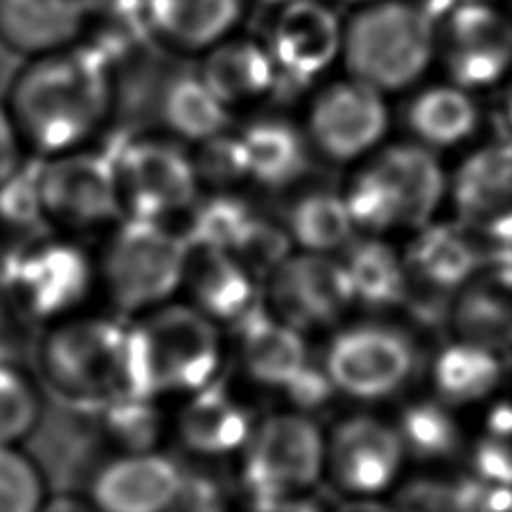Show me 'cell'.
Returning a JSON list of instances; mask_svg holds the SVG:
<instances>
[{"mask_svg":"<svg viewBox=\"0 0 512 512\" xmlns=\"http://www.w3.org/2000/svg\"><path fill=\"white\" fill-rule=\"evenodd\" d=\"M30 158L97 147L122 111L120 79L97 52L79 46L25 59L0 97Z\"/></svg>","mask_w":512,"mask_h":512,"instance_id":"cell-1","label":"cell"},{"mask_svg":"<svg viewBox=\"0 0 512 512\" xmlns=\"http://www.w3.org/2000/svg\"><path fill=\"white\" fill-rule=\"evenodd\" d=\"M343 73L386 97L406 95L436 66V21L418 0H370L343 16Z\"/></svg>","mask_w":512,"mask_h":512,"instance_id":"cell-2","label":"cell"},{"mask_svg":"<svg viewBox=\"0 0 512 512\" xmlns=\"http://www.w3.org/2000/svg\"><path fill=\"white\" fill-rule=\"evenodd\" d=\"M449 176L440 156L413 140L386 143L352 167L343 201L357 231L382 235L434 222Z\"/></svg>","mask_w":512,"mask_h":512,"instance_id":"cell-3","label":"cell"},{"mask_svg":"<svg viewBox=\"0 0 512 512\" xmlns=\"http://www.w3.org/2000/svg\"><path fill=\"white\" fill-rule=\"evenodd\" d=\"M222 343L215 321L194 307L172 305L127 330L125 391L149 397L199 391L215 382Z\"/></svg>","mask_w":512,"mask_h":512,"instance_id":"cell-4","label":"cell"},{"mask_svg":"<svg viewBox=\"0 0 512 512\" xmlns=\"http://www.w3.org/2000/svg\"><path fill=\"white\" fill-rule=\"evenodd\" d=\"M127 328L111 319L61 323L41 339L39 370L48 393L102 406L125 391Z\"/></svg>","mask_w":512,"mask_h":512,"instance_id":"cell-5","label":"cell"},{"mask_svg":"<svg viewBox=\"0 0 512 512\" xmlns=\"http://www.w3.org/2000/svg\"><path fill=\"white\" fill-rule=\"evenodd\" d=\"M104 152L116 172L122 217L163 222L199 201L192 152L161 131H136Z\"/></svg>","mask_w":512,"mask_h":512,"instance_id":"cell-6","label":"cell"},{"mask_svg":"<svg viewBox=\"0 0 512 512\" xmlns=\"http://www.w3.org/2000/svg\"><path fill=\"white\" fill-rule=\"evenodd\" d=\"M300 127L314 156L355 167L388 143L393 109L384 93L343 73L314 86Z\"/></svg>","mask_w":512,"mask_h":512,"instance_id":"cell-7","label":"cell"},{"mask_svg":"<svg viewBox=\"0 0 512 512\" xmlns=\"http://www.w3.org/2000/svg\"><path fill=\"white\" fill-rule=\"evenodd\" d=\"M443 77L476 95L494 93L512 73V7L503 0H461L436 23Z\"/></svg>","mask_w":512,"mask_h":512,"instance_id":"cell-8","label":"cell"},{"mask_svg":"<svg viewBox=\"0 0 512 512\" xmlns=\"http://www.w3.org/2000/svg\"><path fill=\"white\" fill-rule=\"evenodd\" d=\"M188 244L163 222L125 217L104 258V278L122 312L158 305L183 282Z\"/></svg>","mask_w":512,"mask_h":512,"instance_id":"cell-9","label":"cell"},{"mask_svg":"<svg viewBox=\"0 0 512 512\" xmlns=\"http://www.w3.org/2000/svg\"><path fill=\"white\" fill-rule=\"evenodd\" d=\"M242 449L240 479L251 503L296 497L319 481L325 465L321 431L303 413L264 420Z\"/></svg>","mask_w":512,"mask_h":512,"instance_id":"cell-10","label":"cell"},{"mask_svg":"<svg viewBox=\"0 0 512 512\" xmlns=\"http://www.w3.org/2000/svg\"><path fill=\"white\" fill-rule=\"evenodd\" d=\"M334 388L355 400H384L402 391L418 368L409 334L382 323H359L339 332L323 357Z\"/></svg>","mask_w":512,"mask_h":512,"instance_id":"cell-11","label":"cell"},{"mask_svg":"<svg viewBox=\"0 0 512 512\" xmlns=\"http://www.w3.org/2000/svg\"><path fill=\"white\" fill-rule=\"evenodd\" d=\"M104 440L100 406L50 395L28 436V452L52 490L75 494L102 467Z\"/></svg>","mask_w":512,"mask_h":512,"instance_id":"cell-12","label":"cell"},{"mask_svg":"<svg viewBox=\"0 0 512 512\" xmlns=\"http://www.w3.org/2000/svg\"><path fill=\"white\" fill-rule=\"evenodd\" d=\"M0 280L23 314L50 319L70 312L86 298L91 264L75 244L41 237L7 255Z\"/></svg>","mask_w":512,"mask_h":512,"instance_id":"cell-13","label":"cell"},{"mask_svg":"<svg viewBox=\"0 0 512 512\" xmlns=\"http://www.w3.org/2000/svg\"><path fill=\"white\" fill-rule=\"evenodd\" d=\"M37 188L46 222L93 228L122 217L116 172L100 147L37 161Z\"/></svg>","mask_w":512,"mask_h":512,"instance_id":"cell-14","label":"cell"},{"mask_svg":"<svg viewBox=\"0 0 512 512\" xmlns=\"http://www.w3.org/2000/svg\"><path fill=\"white\" fill-rule=\"evenodd\" d=\"M282 86H316L341 64L343 16L330 0H296L271 12L264 34Z\"/></svg>","mask_w":512,"mask_h":512,"instance_id":"cell-15","label":"cell"},{"mask_svg":"<svg viewBox=\"0 0 512 512\" xmlns=\"http://www.w3.org/2000/svg\"><path fill=\"white\" fill-rule=\"evenodd\" d=\"M456 222L483 242L512 249V138L470 147L449 176Z\"/></svg>","mask_w":512,"mask_h":512,"instance_id":"cell-16","label":"cell"},{"mask_svg":"<svg viewBox=\"0 0 512 512\" xmlns=\"http://www.w3.org/2000/svg\"><path fill=\"white\" fill-rule=\"evenodd\" d=\"M267 280L271 314L298 332L337 323L355 303L341 260L323 253L289 255Z\"/></svg>","mask_w":512,"mask_h":512,"instance_id":"cell-17","label":"cell"},{"mask_svg":"<svg viewBox=\"0 0 512 512\" xmlns=\"http://www.w3.org/2000/svg\"><path fill=\"white\" fill-rule=\"evenodd\" d=\"M251 0H143V21L156 50L194 59L240 32Z\"/></svg>","mask_w":512,"mask_h":512,"instance_id":"cell-18","label":"cell"},{"mask_svg":"<svg viewBox=\"0 0 512 512\" xmlns=\"http://www.w3.org/2000/svg\"><path fill=\"white\" fill-rule=\"evenodd\" d=\"M485 111L481 95L452 79H425L406 93L402 125L406 138L443 154L470 147L481 134Z\"/></svg>","mask_w":512,"mask_h":512,"instance_id":"cell-19","label":"cell"},{"mask_svg":"<svg viewBox=\"0 0 512 512\" xmlns=\"http://www.w3.org/2000/svg\"><path fill=\"white\" fill-rule=\"evenodd\" d=\"M332 479L357 497H373L395 481L404 449L395 427L368 416L343 420L325 447Z\"/></svg>","mask_w":512,"mask_h":512,"instance_id":"cell-20","label":"cell"},{"mask_svg":"<svg viewBox=\"0 0 512 512\" xmlns=\"http://www.w3.org/2000/svg\"><path fill=\"white\" fill-rule=\"evenodd\" d=\"M244 181L264 190H287L307 174L312 149L300 127L282 113L255 111L242 125H233Z\"/></svg>","mask_w":512,"mask_h":512,"instance_id":"cell-21","label":"cell"},{"mask_svg":"<svg viewBox=\"0 0 512 512\" xmlns=\"http://www.w3.org/2000/svg\"><path fill=\"white\" fill-rule=\"evenodd\" d=\"M197 73L233 113H255L280 93V75L264 39L237 32L197 59Z\"/></svg>","mask_w":512,"mask_h":512,"instance_id":"cell-22","label":"cell"},{"mask_svg":"<svg viewBox=\"0 0 512 512\" xmlns=\"http://www.w3.org/2000/svg\"><path fill=\"white\" fill-rule=\"evenodd\" d=\"M91 0H0V48L21 61L84 43Z\"/></svg>","mask_w":512,"mask_h":512,"instance_id":"cell-23","label":"cell"},{"mask_svg":"<svg viewBox=\"0 0 512 512\" xmlns=\"http://www.w3.org/2000/svg\"><path fill=\"white\" fill-rule=\"evenodd\" d=\"M185 472L161 454H129L104 463L88 483L97 512H170Z\"/></svg>","mask_w":512,"mask_h":512,"instance_id":"cell-24","label":"cell"},{"mask_svg":"<svg viewBox=\"0 0 512 512\" xmlns=\"http://www.w3.org/2000/svg\"><path fill=\"white\" fill-rule=\"evenodd\" d=\"M449 321L456 339L497 352L512 348V249L458 289Z\"/></svg>","mask_w":512,"mask_h":512,"instance_id":"cell-25","label":"cell"},{"mask_svg":"<svg viewBox=\"0 0 512 512\" xmlns=\"http://www.w3.org/2000/svg\"><path fill=\"white\" fill-rule=\"evenodd\" d=\"M506 249L492 246L463 224L431 222L422 226L406 251V273L429 285L458 294L476 271L499 260Z\"/></svg>","mask_w":512,"mask_h":512,"instance_id":"cell-26","label":"cell"},{"mask_svg":"<svg viewBox=\"0 0 512 512\" xmlns=\"http://www.w3.org/2000/svg\"><path fill=\"white\" fill-rule=\"evenodd\" d=\"M152 104L156 131L188 149L222 136L235 125L233 113L217 100L197 68L172 70L158 79Z\"/></svg>","mask_w":512,"mask_h":512,"instance_id":"cell-27","label":"cell"},{"mask_svg":"<svg viewBox=\"0 0 512 512\" xmlns=\"http://www.w3.org/2000/svg\"><path fill=\"white\" fill-rule=\"evenodd\" d=\"M185 240V237H183ZM188 244L183 280L197 303V310L208 319L237 323L258 305L253 276L233 253L206 244Z\"/></svg>","mask_w":512,"mask_h":512,"instance_id":"cell-28","label":"cell"},{"mask_svg":"<svg viewBox=\"0 0 512 512\" xmlns=\"http://www.w3.org/2000/svg\"><path fill=\"white\" fill-rule=\"evenodd\" d=\"M246 373L255 382L285 388L300 370L310 364L303 332L282 323L258 303L235 323Z\"/></svg>","mask_w":512,"mask_h":512,"instance_id":"cell-29","label":"cell"},{"mask_svg":"<svg viewBox=\"0 0 512 512\" xmlns=\"http://www.w3.org/2000/svg\"><path fill=\"white\" fill-rule=\"evenodd\" d=\"M179 434L194 454L224 456L246 445L253 434V418L224 384L210 382L194 391L181 411Z\"/></svg>","mask_w":512,"mask_h":512,"instance_id":"cell-30","label":"cell"},{"mask_svg":"<svg viewBox=\"0 0 512 512\" xmlns=\"http://www.w3.org/2000/svg\"><path fill=\"white\" fill-rule=\"evenodd\" d=\"M503 373H506L503 352L463 339H456L440 350L431 368L436 397L452 409L485 400L497 391Z\"/></svg>","mask_w":512,"mask_h":512,"instance_id":"cell-31","label":"cell"},{"mask_svg":"<svg viewBox=\"0 0 512 512\" xmlns=\"http://www.w3.org/2000/svg\"><path fill=\"white\" fill-rule=\"evenodd\" d=\"M341 264L348 273L355 303L370 310L402 307L406 294L404 258L377 235L352 237L343 249Z\"/></svg>","mask_w":512,"mask_h":512,"instance_id":"cell-32","label":"cell"},{"mask_svg":"<svg viewBox=\"0 0 512 512\" xmlns=\"http://www.w3.org/2000/svg\"><path fill=\"white\" fill-rule=\"evenodd\" d=\"M287 233L305 253L343 251L357 228L341 192L314 188L300 194L287 210Z\"/></svg>","mask_w":512,"mask_h":512,"instance_id":"cell-33","label":"cell"},{"mask_svg":"<svg viewBox=\"0 0 512 512\" xmlns=\"http://www.w3.org/2000/svg\"><path fill=\"white\" fill-rule=\"evenodd\" d=\"M404 456L422 463H438L454 458L463 447V429L454 409L438 397H425L406 404L395 425Z\"/></svg>","mask_w":512,"mask_h":512,"instance_id":"cell-34","label":"cell"},{"mask_svg":"<svg viewBox=\"0 0 512 512\" xmlns=\"http://www.w3.org/2000/svg\"><path fill=\"white\" fill-rule=\"evenodd\" d=\"M100 420L107 440L129 449L131 454L149 452L161 436V416L154 400L129 391L104 402L100 406Z\"/></svg>","mask_w":512,"mask_h":512,"instance_id":"cell-35","label":"cell"},{"mask_svg":"<svg viewBox=\"0 0 512 512\" xmlns=\"http://www.w3.org/2000/svg\"><path fill=\"white\" fill-rule=\"evenodd\" d=\"M255 215L258 213L240 197L217 192L215 197L199 203L194 210L190 231L183 237L190 244H206L231 253Z\"/></svg>","mask_w":512,"mask_h":512,"instance_id":"cell-36","label":"cell"},{"mask_svg":"<svg viewBox=\"0 0 512 512\" xmlns=\"http://www.w3.org/2000/svg\"><path fill=\"white\" fill-rule=\"evenodd\" d=\"M393 512H476V479L422 476L397 490Z\"/></svg>","mask_w":512,"mask_h":512,"instance_id":"cell-37","label":"cell"},{"mask_svg":"<svg viewBox=\"0 0 512 512\" xmlns=\"http://www.w3.org/2000/svg\"><path fill=\"white\" fill-rule=\"evenodd\" d=\"M41 397L14 361H0V445L30 436L41 416Z\"/></svg>","mask_w":512,"mask_h":512,"instance_id":"cell-38","label":"cell"},{"mask_svg":"<svg viewBox=\"0 0 512 512\" xmlns=\"http://www.w3.org/2000/svg\"><path fill=\"white\" fill-rule=\"evenodd\" d=\"M472 476L485 483L512 485V404H497L485 418L472 449Z\"/></svg>","mask_w":512,"mask_h":512,"instance_id":"cell-39","label":"cell"},{"mask_svg":"<svg viewBox=\"0 0 512 512\" xmlns=\"http://www.w3.org/2000/svg\"><path fill=\"white\" fill-rule=\"evenodd\" d=\"M43 476L30 456L0 445V512H41Z\"/></svg>","mask_w":512,"mask_h":512,"instance_id":"cell-40","label":"cell"},{"mask_svg":"<svg viewBox=\"0 0 512 512\" xmlns=\"http://www.w3.org/2000/svg\"><path fill=\"white\" fill-rule=\"evenodd\" d=\"M291 244L287 228L255 215L231 253L253 278H269L291 255Z\"/></svg>","mask_w":512,"mask_h":512,"instance_id":"cell-41","label":"cell"},{"mask_svg":"<svg viewBox=\"0 0 512 512\" xmlns=\"http://www.w3.org/2000/svg\"><path fill=\"white\" fill-rule=\"evenodd\" d=\"M0 222L19 231H37L46 222L37 188V158H30L10 181L0 185Z\"/></svg>","mask_w":512,"mask_h":512,"instance_id":"cell-42","label":"cell"},{"mask_svg":"<svg viewBox=\"0 0 512 512\" xmlns=\"http://www.w3.org/2000/svg\"><path fill=\"white\" fill-rule=\"evenodd\" d=\"M282 391L287 393L291 404H296L298 413H303L307 418H310L312 413L328 409L330 402L334 400V395L339 393L332 384L328 370L323 368V364H314L312 359L310 364H307L285 388H282Z\"/></svg>","mask_w":512,"mask_h":512,"instance_id":"cell-43","label":"cell"},{"mask_svg":"<svg viewBox=\"0 0 512 512\" xmlns=\"http://www.w3.org/2000/svg\"><path fill=\"white\" fill-rule=\"evenodd\" d=\"M170 512H228L226 494L208 474H185Z\"/></svg>","mask_w":512,"mask_h":512,"instance_id":"cell-44","label":"cell"},{"mask_svg":"<svg viewBox=\"0 0 512 512\" xmlns=\"http://www.w3.org/2000/svg\"><path fill=\"white\" fill-rule=\"evenodd\" d=\"M28 161V149H25L19 131H16L10 111L5 109L3 100H0V185L10 181Z\"/></svg>","mask_w":512,"mask_h":512,"instance_id":"cell-45","label":"cell"},{"mask_svg":"<svg viewBox=\"0 0 512 512\" xmlns=\"http://www.w3.org/2000/svg\"><path fill=\"white\" fill-rule=\"evenodd\" d=\"M476 512H512V485L476 479Z\"/></svg>","mask_w":512,"mask_h":512,"instance_id":"cell-46","label":"cell"},{"mask_svg":"<svg viewBox=\"0 0 512 512\" xmlns=\"http://www.w3.org/2000/svg\"><path fill=\"white\" fill-rule=\"evenodd\" d=\"M494 113L503 129L501 136L512 138V73L494 88Z\"/></svg>","mask_w":512,"mask_h":512,"instance_id":"cell-47","label":"cell"},{"mask_svg":"<svg viewBox=\"0 0 512 512\" xmlns=\"http://www.w3.org/2000/svg\"><path fill=\"white\" fill-rule=\"evenodd\" d=\"M249 512H321L312 501L300 497H280L251 503Z\"/></svg>","mask_w":512,"mask_h":512,"instance_id":"cell-48","label":"cell"},{"mask_svg":"<svg viewBox=\"0 0 512 512\" xmlns=\"http://www.w3.org/2000/svg\"><path fill=\"white\" fill-rule=\"evenodd\" d=\"M41 512H93L86 503L77 501L75 494H57L55 501H50L48 506H43Z\"/></svg>","mask_w":512,"mask_h":512,"instance_id":"cell-49","label":"cell"},{"mask_svg":"<svg viewBox=\"0 0 512 512\" xmlns=\"http://www.w3.org/2000/svg\"><path fill=\"white\" fill-rule=\"evenodd\" d=\"M334 512H393L391 506H384V503L373 501V499H366V497H359V499H352L348 503H343Z\"/></svg>","mask_w":512,"mask_h":512,"instance_id":"cell-50","label":"cell"},{"mask_svg":"<svg viewBox=\"0 0 512 512\" xmlns=\"http://www.w3.org/2000/svg\"><path fill=\"white\" fill-rule=\"evenodd\" d=\"M251 3H260V5H264L267 7V10H278V7H285V5H289V3H296V0H251Z\"/></svg>","mask_w":512,"mask_h":512,"instance_id":"cell-51","label":"cell"},{"mask_svg":"<svg viewBox=\"0 0 512 512\" xmlns=\"http://www.w3.org/2000/svg\"><path fill=\"white\" fill-rule=\"evenodd\" d=\"M334 3H341V5H348V7H357V5L370 3V0H334Z\"/></svg>","mask_w":512,"mask_h":512,"instance_id":"cell-52","label":"cell"}]
</instances>
